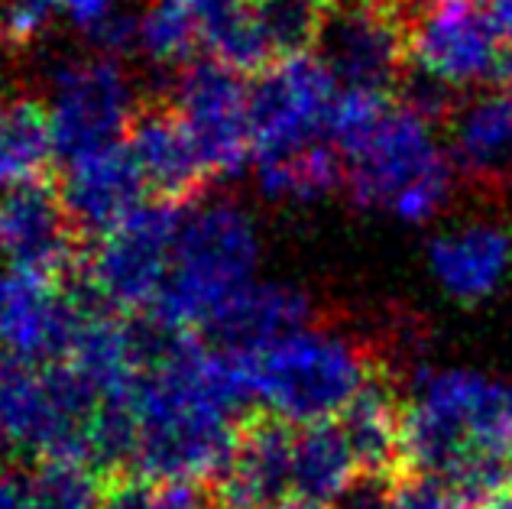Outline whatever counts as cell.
Instances as JSON below:
<instances>
[{"label": "cell", "instance_id": "6da1fadb", "mask_svg": "<svg viewBox=\"0 0 512 509\" xmlns=\"http://www.w3.org/2000/svg\"><path fill=\"white\" fill-rule=\"evenodd\" d=\"M156 325V321H153ZM156 347L133 393V464L169 484L218 480L253 396L250 354L156 325Z\"/></svg>", "mask_w": 512, "mask_h": 509}, {"label": "cell", "instance_id": "7a4b0ae2", "mask_svg": "<svg viewBox=\"0 0 512 509\" xmlns=\"http://www.w3.org/2000/svg\"><path fill=\"white\" fill-rule=\"evenodd\" d=\"M402 471L451 480L470 497L512 484L506 386L474 367H419L402 399Z\"/></svg>", "mask_w": 512, "mask_h": 509}, {"label": "cell", "instance_id": "3957f363", "mask_svg": "<svg viewBox=\"0 0 512 509\" xmlns=\"http://www.w3.org/2000/svg\"><path fill=\"white\" fill-rule=\"evenodd\" d=\"M344 166L350 198L360 208L406 224L435 221L454 192V163L435 114L415 101L389 104L370 137L344 156Z\"/></svg>", "mask_w": 512, "mask_h": 509}, {"label": "cell", "instance_id": "277c9868", "mask_svg": "<svg viewBox=\"0 0 512 509\" xmlns=\"http://www.w3.org/2000/svg\"><path fill=\"white\" fill-rule=\"evenodd\" d=\"M260 234L234 202H211L188 214L175 244L172 273L153 305V321L166 331H208L227 305L256 286Z\"/></svg>", "mask_w": 512, "mask_h": 509}, {"label": "cell", "instance_id": "5b68a950", "mask_svg": "<svg viewBox=\"0 0 512 509\" xmlns=\"http://www.w3.org/2000/svg\"><path fill=\"white\" fill-rule=\"evenodd\" d=\"M253 396L289 425L334 422L367 390L376 367L341 331L295 328L250 354Z\"/></svg>", "mask_w": 512, "mask_h": 509}, {"label": "cell", "instance_id": "8992f818", "mask_svg": "<svg viewBox=\"0 0 512 509\" xmlns=\"http://www.w3.org/2000/svg\"><path fill=\"white\" fill-rule=\"evenodd\" d=\"M43 111L52 146L69 163L120 143L140 107L133 78L120 59L94 49L52 65Z\"/></svg>", "mask_w": 512, "mask_h": 509}, {"label": "cell", "instance_id": "52a82bcc", "mask_svg": "<svg viewBox=\"0 0 512 509\" xmlns=\"http://www.w3.org/2000/svg\"><path fill=\"white\" fill-rule=\"evenodd\" d=\"M338 91V78L308 49L276 56L256 72L250 82L256 163H273L325 143Z\"/></svg>", "mask_w": 512, "mask_h": 509}, {"label": "cell", "instance_id": "ba28073f", "mask_svg": "<svg viewBox=\"0 0 512 509\" xmlns=\"http://www.w3.org/2000/svg\"><path fill=\"white\" fill-rule=\"evenodd\" d=\"M182 205H143L107 231L88 260V283L111 312H146L163 296L182 234Z\"/></svg>", "mask_w": 512, "mask_h": 509}, {"label": "cell", "instance_id": "9c48e42d", "mask_svg": "<svg viewBox=\"0 0 512 509\" xmlns=\"http://www.w3.org/2000/svg\"><path fill=\"white\" fill-rule=\"evenodd\" d=\"M506 39L490 10L425 0L409 26V65L431 95L470 91L506 72Z\"/></svg>", "mask_w": 512, "mask_h": 509}, {"label": "cell", "instance_id": "30bf717a", "mask_svg": "<svg viewBox=\"0 0 512 509\" xmlns=\"http://www.w3.org/2000/svg\"><path fill=\"white\" fill-rule=\"evenodd\" d=\"M172 111L205 163L208 176L234 179L253 156L250 85L244 75L214 59L188 62L175 78Z\"/></svg>", "mask_w": 512, "mask_h": 509}, {"label": "cell", "instance_id": "8fae6325", "mask_svg": "<svg viewBox=\"0 0 512 509\" xmlns=\"http://www.w3.org/2000/svg\"><path fill=\"white\" fill-rule=\"evenodd\" d=\"M312 43L341 88L386 91L409 65V30L389 0H328Z\"/></svg>", "mask_w": 512, "mask_h": 509}, {"label": "cell", "instance_id": "7c38bea8", "mask_svg": "<svg viewBox=\"0 0 512 509\" xmlns=\"http://www.w3.org/2000/svg\"><path fill=\"white\" fill-rule=\"evenodd\" d=\"M0 257L10 270L62 283L78 260V227L62 195L33 179L0 195Z\"/></svg>", "mask_w": 512, "mask_h": 509}, {"label": "cell", "instance_id": "4fadbf2b", "mask_svg": "<svg viewBox=\"0 0 512 509\" xmlns=\"http://www.w3.org/2000/svg\"><path fill=\"white\" fill-rule=\"evenodd\" d=\"M85 308L62 283L7 270L0 273V354L23 364H59Z\"/></svg>", "mask_w": 512, "mask_h": 509}, {"label": "cell", "instance_id": "5bb4252c", "mask_svg": "<svg viewBox=\"0 0 512 509\" xmlns=\"http://www.w3.org/2000/svg\"><path fill=\"white\" fill-rule=\"evenodd\" d=\"M295 425L273 412H250L218 484L227 509H273L292 493Z\"/></svg>", "mask_w": 512, "mask_h": 509}, {"label": "cell", "instance_id": "9a60e30c", "mask_svg": "<svg viewBox=\"0 0 512 509\" xmlns=\"http://www.w3.org/2000/svg\"><path fill=\"white\" fill-rule=\"evenodd\" d=\"M428 273L454 302H487L512 276V231L500 221L454 224L428 240Z\"/></svg>", "mask_w": 512, "mask_h": 509}, {"label": "cell", "instance_id": "2e32d148", "mask_svg": "<svg viewBox=\"0 0 512 509\" xmlns=\"http://www.w3.org/2000/svg\"><path fill=\"white\" fill-rule=\"evenodd\" d=\"M146 179L127 143L104 146V150L85 153L65 163L62 176V202L78 234L104 237L133 211L143 208Z\"/></svg>", "mask_w": 512, "mask_h": 509}, {"label": "cell", "instance_id": "e0dca14e", "mask_svg": "<svg viewBox=\"0 0 512 509\" xmlns=\"http://www.w3.org/2000/svg\"><path fill=\"white\" fill-rule=\"evenodd\" d=\"M127 150L137 159L146 185L163 195V202H192L205 185L208 169L172 107H146L133 117Z\"/></svg>", "mask_w": 512, "mask_h": 509}, {"label": "cell", "instance_id": "ac0fdd59", "mask_svg": "<svg viewBox=\"0 0 512 509\" xmlns=\"http://www.w3.org/2000/svg\"><path fill=\"white\" fill-rule=\"evenodd\" d=\"M308 318H312V302L302 289L289 283H256L211 321L208 334L211 344L253 354L282 334L305 328Z\"/></svg>", "mask_w": 512, "mask_h": 509}, {"label": "cell", "instance_id": "d6986e66", "mask_svg": "<svg viewBox=\"0 0 512 509\" xmlns=\"http://www.w3.org/2000/svg\"><path fill=\"white\" fill-rule=\"evenodd\" d=\"M185 7L198 26L201 49L208 52V59L240 75L260 72L276 59V49L269 43L260 17V4H250V0H185Z\"/></svg>", "mask_w": 512, "mask_h": 509}, {"label": "cell", "instance_id": "ffe728a7", "mask_svg": "<svg viewBox=\"0 0 512 509\" xmlns=\"http://www.w3.org/2000/svg\"><path fill=\"white\" fill-rule=\"evenodd\" d=\"M448 153L454 169L474 179L512 176V101L480 95L454 114Z\"/></svg>", "mask_w": 512, "mask_h": 509}, {"label": "cell", "instance_id": "44dd1931", "mask_svg": "<svg viewBox=\"0 0 512 509\" xmlns=\"http://www.w3.org/2000/svg\"><path fill=\"white\" fill-rule=\"evenodd\" d=\"M363 467L344 435L341 422L295 428L292 497L334 503L357 487Z\"/></svg>", "mask_w": 512, "mask_h": 509}, {"label": "cell", "instance_id": "7402d4cb", "mask_svg": "<svg viewBox=\"0 0 512 509\" xmlns=\"http://www.w3.org/2000/svg\"><path fill=\"white\" fill-rule=\"evenodd\" d=\"M341 428L354 448L363 474L383 480V474H393L402 467V403L396 399L393 386L380 380L363 390L354 403L341 415Z\"/></svg>", "mask_w": 512, "mask_h": 509}, {"label": "cell", "instance_id": "603a6c76", "mask_svg": "<svg viewBox=\"0 0 512 509\" xmlns=\"http://www.w3.org/2000/svg\"><path fill=\"white\" fill-rule=\"evenodd\" d=\"M256 172H260L263 195L273 202H318L347 182L344 156L328 143L273 159V163H256Z\"/></svg>", "mask_w": 512, "mask_h": 509}, {"label": "cell", "instance_id": "cb8c5ba5", "mask_svg": "<svg viewBox=\"0 0 512 509\" xmlns=\"http://www.w3.org/2000/svg\"><path fill=\"white\" fill-rule=\"evenodd\" d=\"M198 49L201 36L185 0H146L133 13V52L156 69H185Z\"/></svg>", "mask_w": 512, "mask_h": 509}, {"label": "cell", "instance_id": "d4e9b609", "mask_svg": "<svg viewBox=\"0 0 512 509\" xmlns=\"http://www.w3.org/2000/svg\"><path fill=\"white\" fill-rule=\"evenodd\" d=\"M104 484L85 461H39L33 471V509H101Z\"/></svg>", "mask_w": 512, "mask_h": 509}, {"label": "cell", "instance_id": "484cf974", "mask_svg": "<svg viewBox=\"0 0 512 509\" xmlns=\"http://www.w3.org/2000/svg\"><path fill=\"white\" fill-rule=\"evenodd\" d=\"M393 104L386 98V91H370V88H341L338 101L331 111V127L328 140L341 156H350L357 146L370 137V130L380 124L386 107Z\"/></svg>", "mask_w": 512, "mask_h": 509}, {"label": "cell", "instance_id": "4316f807", "mask_svg": "<svg viewBox=\"0 0 512 509\" xmlns=\"http://www.w3.org/2000/svg\"><path fill=\"white\" fill-rule=\"evenodd\" d=\"M101 509H201V497L192 484L114 474L104 480Z\"/></svg>", "mask_w": 512, "mask_h": 509}, {"label": "cell", "instance_id": "83f0119b", "mask_svg": "<svg viewBox=\"0 0 512 509\" xmlns=\"http://www.w3.org/2000/svg\"><path fill=\"white\" fill-rule=\"evenodd\" d=\"M260 17L266 36L273 43L276 56L302 52L315 39L318 30V7L315 0H263Z\"/></svg>", "mask_w": 512, "mask_h": 509}, {"label": "cell", "instance_id": "f1b7e54d", "mask_svg": "<svg viewBox=\"0 0 512 509\" xmlns=\"http://www.w3.org/2000/svg\"><path fill=\"white\" fill-rule=\"evenodd\" d=\"M389 493H393L396 509H474L470 506L474 497L467 490L451 484V480L419 474V471L399 474Z\"/></svg>", "mask_w": 512, "mask_h": 509}, {"label": "cell", "instance_id": "f546056e", "mask_svg": "<svg viewBox=\"0 0 512 509\" xmlns=\"http://www.w3.org/2000/svg\"><path fill=\"white\" fill-rule=\"evenodd\" d=\"M49 7L56 20L69 23L75 33L98 46L101 36L127 13V0H49Z\"/></svg>", "mask_w": 512, "mask_h": 509}, {"label": "cell", "instance_id": "4dcf8cb0", "mask_svg": "<svg viewBox=\"0 0 512 509\" xmlns=\"http://www.w3.org/2000/svg\"><path fill=\"white\" fill-rule=\"evenodd\" d=\"M56 23L49 0H7L4 13H0V36L10 46H33L39 43Z\"/></svg>", "mask_w": 512, "mask_h": 509}, {"label": "cell", "instance_id": "1f68e13d", "mask_svg": "<svg viewBox=\"0 0 512 509\" xmlns=\"http://www.w3.org/2000/svg\"><path fill=\"white\" fill-rule=\"evenodd\" d=\"M0 509H33V471L0 464Z\"/></svg>", "mask_w": 512, "mask_h": 509}, {"label": "cell", "instance_id": "d6a6232c", "mask_svg": "<svg viewBox=\"0 0 512 509\" xmlns=\"http://www.w3.org/2000/svg\"><path fill=\"white\" fill-rule=\"evenodd\" d=\"M344 509H396V506H393V493L376 477H367V484H357L344 497Z\"/></svg>", "mask_w": 512, "mask_h": 509}, {"label": "cell", "instance_id": "836d02e7", "mask_svg": "<svg viewBox=\"0 0 512 509\" xmlns=\"http://www.w3.org/2000/svg\"><path fill=\"white\" fill-rule=\"evenodd\" d=\"M490 20L506 43H512V0H490Z\"/></svg>", "mask_w": 512, "mask_h": 509}, {"label": "cell", "instance_id": "e575fe53", "mask_svg": "<svg viewBox=\"0 0 512 509\" xmlns=\"http://www.w3.org/2000/svg\"><path fill=\"white\" fill-rule=\"evenodd\" d=\"M474 509H512V484L500 487V490H493L487 493V497H480L474 503Z\"/></svg>", "mask_w": 512, "mask_h": 509}, {"label": "cell", "instance_id": "d590c367", "mask_svg": "<svg viewBox=\"0 0 512 509\" xmlns=\"http://www.w3.org/2000/svg\"><path fill=\"white\" fill-rule=\"evenodd\" d=\"M273 509H334L331 503H321V500H305V497H289V500H282L279 506Z\"/></svg>", "mask_w": 512, "mask_h": 509}, {"label": "cell", "instance_id": "8d00e7d4", "mask_svg": "<svg viewBox=\"0 0 512 509\" xmlns=\"http://www.w3.org/2000/svg\"><path fill=\"white\" fill-rule=\"evenodd\" d=\"M444 4H461V7H483L487 0H444Z\"/></svg>", "mask_w": 512, "mask_h": 509}, {"label": "cell", "instance_id": "74e56055", "mask_svg": "<svg viewBox=\"0 0 512 509\" xmlns=\"http://www.w3.org/2000/svg\"><path fill=\"white\" fill-rule=\"evenodd\" d=\"M506 98L512 101V59L506 62Z\"/></svg>", "mask_w": 512, "mask_h": 509}, {"label": "cell", "instance_id": "f35d334b", "mask_svg": "<svg viewBox=\"0 0 512 509\" xmlns=\"http://www.w3.org/2000/svg\"><path fill=\"white\" fill-rule=\"evenodd\" d=\"M506 396H509V412H512V386H506Z\"/></svg>", "mask_w": 512, "mask_h": 509}, {"label": "cell", "instance_id": "ab89813d", "mask_svg": "<svg viewBox=\"0 0 512 509\" xmlns=\"http://www.w3.org/2000/svg\"><path fill=\"white\" fill-rule=\"evenodd\" d=\"M4 7H7V0H0V13H4Z\"/></svg>", "mask_w": 512, "mask_h": 509}, {"label": "cell", "instance_id": "60d3db41", "mask_svg": "<svg viewBox=\"0 0 512 509\" xmlns=\"http://www.w3.org/2000/svg\"><path fill=\"white\" fill-rule=\"evenodd\" d=\"M218 509H227V506H218Z\"/></svg>", "mask_w": 512, "mask_h": 509}]
</instances>
